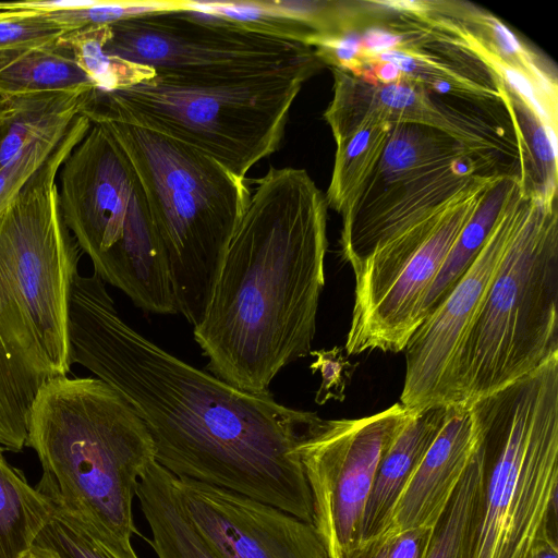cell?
Returning <instances> with one entry per match:
<instances>
[{"label": "cell", "mask_w": 558, "mask_h": 558, "mask_svg": "<svg viewBox=\"0 0 558 558\" xmlns=\"http://www.w3.org/2000/svg\"><path fill=\"white\" fill-rule=\"evenodd\" d=\"M327 202L310 174L257 180L193 336L216 377L250 392L310 355L325 284Z\"/></svg>", "instance_id": "cell-2"}, {"label": "cell", "mask_w": 558, "mask_h": 558, "mask_svg": "<svg viewBox=\"0 0 558 558\" xmlns=\"http://www.w3.org/2000/svg\"><path fill=\"white\" fill-rule=\"evenodd\" d=\"M64 33L47 13L16 10L0 19V51L50 45Z\"/></svg>", "instance_id": "cell-32"}, {"label": "cell", "mask_w": 558, "mask_h": 558, "mask_svg": "<svg viewBox=\"0 0 558 558\" xmlns=\"http://www.w3.org/2000/svg\"><path fill=\"white\" fill-rule=\"evenodd\" d=\"M391 125L362 119L347 131L333 135L335 165L325 195L327 206L342 219L356 203L384 151Z\"/></svg>", "instance_id": "cell-22"}, {"label": "cell", "mask_w": 558, "mask_h": 558, "mask_svg": "<svg viewBox=\"0 0 558 558\" xmlns=\"http://www.w3.org/2000/svg\"><path fill=\"white\" fill-rule=\"evenodd\" d=\"M433 526H415L390 536L386 558H425Z\"/></svg>", "instance_id": "cell-34"}, {"label": "cell", "mask_w": 558, "mask_h": 558, "mask_svg": "<svg viewBox=\"0 0 558 558\" xmlns=\"http://www.w3.org/2000/svg\"><path fill=\"white\" fill-rule=\"evenodd\" d=\"M181 506L218 558H328L313 524L222 488L175 476Z\"/></svg>", "instance_id": "cell-14"}, {"label": "cell", "mask_w": 558, "mask_h": 558, "mask_svg": "<svg viewBox=\"0 0 558 558\" xmlns=\"http://www.w3.org/2000/svg\"><path fill=\"white\" fill-rule=\"evenodd\" d=\"M520 189L519 173L500 174L488 186L426 295L421 310L422 322L450 293L473 263L498 217Z\"/></svg>", "instance_id": "cell-23"}, {"label": "cell", "mask_w": 558, "mask_h": 558, "mask_svg": "<svg viewBox=\"0 0 558 558\" xmlns=\"http://www.w3.org/2000/svg\"><path fill=\"white\" fill-rule=\"evenodd\" d=\"M59 173L62 219L94 271L141 310L174 314L168 267L143 185L109 131L92 124Z\"/></svg>", "instance_id": "cell-9"}, {"label": "cell", "mask_w": 558, "mask_h": 558, "mask_svg": "<svg viewBox=\"0 0 558 558\" xmlns=\"http://www.w3.org/2000/svg\"><path fill=\"white\" fill-rule=\"evenodd\" d=\"M500 174H484L425 216L377 244L353 269L354 303L345 352L404 351L444 263Z\"/></svg>", "instance_id": "cell-10"}, {"label": "cell", "mask_w": 558, "mask_h": 558, "mask_svg": "<svg viewBox=\"0 0 558 558\" xmlns=\"http://www.w3.org/2000/svg\"><path fill=\"white\" fill-rule=\"evenodd\" d=\"M446 411L447 407L413 411L385 452L365 505L360 544L386 534L396 504L435 439Z\"/></svg>", "instance_id": "cell-19"}, {"label": "cell", "mask_w": 558, "mask_h": 558, "mask_svg": "<svg viewBox=\"0 0 558 558\" xmlns=\"http://www.w3.org/2000/svg\"><path fill=\"white\" fill-rule=\"evenodd\" d=\"M389 535L361 543L353 550L343 554L339 558H386L389 545Z\"/></svg>", "instance_id": "cell-36"}, {"label": "cell", "mask_w": 558, "mask_h": 558, "mask_svg": "<svg viewBox=\"0 0 558 558\" xmlns=\"http://www.w3.org/2000/svg\"><path fill=\"white\" fill-rule=\"evenodd\" d=\"M1 14V13H0Z\"/></svg>", "instance_id": "cell-38"}, {"label": "cell", "mask_w": 558, "mask_h": 558, "mask_svg": "<svg viewBox=\"0 0 558 558\" xmlns=\"http://www.w3.org/2000/svg\"><path fill=\"white\" fill-rule=\"evenodd\" d=\"M25 446L43 470L35 488L53 510L113 558H138L133 499L155 445L120 393L96 377L49 381L33 403Z\"/></svg>", "instance_id": "cell-4"}, {"label": "cell", "mask_w": 558, "mask_h": 558, "mask_svg": "<svg viewBox=\"0 0 558 558\" xmlns=\"http://www.w3.org/2000/svg\"><path fill=\"white\" fill-rule=\"evenodd\" d=\"M110 35V25H97L65 32L59 39L69 46L76 64L97 89H122L156 76L148 66L108 54L105 45Z\"/></svg>", "instance_id": "cell-28"}, {"label": "cell", "mask_w": 558, "mask_h": 558, "mask_svg": "<svg viewBox=\"0 0 558 558\" xmlns=\"http://www.w3.org/2000/svg\"><path fill=\"white\" fill-rule=\"evenodd\" d=\"M32 547L56 558H113L98 542L63 514L52 510Z\"/></svg>", "instance_id": "cell-31"}, {"label": "cell", "mask_w": 558, "mask_h": 558, "mask_svg": "<svg viewBox=\"0 0 558 558\" xmlns=\"http://www.w3.org/2000/svg\"><path fill=\"white\" fill-rule=\"evenodd\" d=\"M105 126L132 162L161 245L177 313L204 318L230 241L251 197L236 177L202 150L120 122Z\"/></svg>", "instance_id": "cell-6"}, {"label": "cell", "mask_w": 558, "mask_h": 558, "mask_svg": "<svg viewBox=\"0 0 558 558\" xmlns=\"http://www.w3.org/2000/svg\"><path fill=\"white\" fill-rule=\"evenodd\" d=\"M484 478L483 456L477 447L445 510L433 526L425 558H469L481 518Z\"/></svg>", "instance_id": "cell-27"}, {"label": "cell", "mask_w": 558, "mask_h": 558, "mask_svg": "<svg viewBox=\"0 0 558 558\" xmlns=\"http://www.w3.org/2000/svg\"><path fill=\"white\" fill-rule=\"evenodd\" d=\"M95 88L63 41L0 51V97Z\"/></svg>", "instance_id": "cell-21"}, {"label": "cell", "mask_w": 558, "mask_h": 558, "mask_svg": "<svg viewBox=\"0 0 558 558\" xmlns=\"http://www.w3.org/2000/svg\"><path fill=\"white\" fill-rule=\"evenodd\" d=\"M69 337L72 363L134 409L162 468L313 524L298 446L315 412L281 404L269 390L239 389L169 353L121 318L95 271L74 278Z\"/></svg>", "instance_id": "cell-1"}, {"label": "cell", "mask_w": 558, "mask_h": 558, "mask_svg": "<svg viewBox=\"0 0 558 558\" xmlns=\"http://www.w3.org/2000/svg\"><path fill=\"white\" fill-rule=\"evenodd\" d=\"M446 407L444 422L401 493L385 535L434 526L478 447L470 407Z\"/></svg>", "instance_id": "cell-17"}, {"label": "cell", "mask_w": 558, "mask_h": 558, "mask_svg": "<svg viewBox=\"0 0 558 558\" xmlns=\"http://www.w3.org/2000/svg\"><path fill=\"white\" fill-rule=\"evenodd\" d=\"M500 92L514 130L522 190L527 195L553 202L557 199V135L550 133L504 82Z\"/></svg>", "instance_id": "cell-24"}, {"label": "cell", "mask_w": 558, "mask_h": 558, "mask_svg": "<svg viewBox=\"0 0 558 558\" xmlns=\"http://www.w3.org/2000/svg\"><path fill=\"white\" fill-rule=\"evenodd\" d=\"M556 204L530 196L447 369L441 405L470 407L558 354Z\"/></svg>", "instance_id": "cell-5"}, {"label": "cell", "mask_w": 558, "mask_h": 558, "mask_svg": "<svg viewBox=\"0 0 558 558\" xmlns=\"http://www.w3.org/2000/svg\"><path fill=\"white\" fill-rule=\"evenodd\" d=\"M66 90L4 98L9 111L0 125V168L32 140L70 124L80 114L84 94Z\"/></svg>", "instance_id": "cell-26"}, {"label": "cell", "mask_w": 558, "mask_h": 558, "mask_svg": "<svg viewBox=\"0 0 558 558\" xmlns=\"http://www.w3.org/2000/svg\"><path fill=\"white\" fill-rule=\"evenodd\" d=\"M527 558H558L556 536L547 531L534 544Z\"/></svg>", "instance_id": "cell-37"}, {"label": "cell", "mask_w": 558, "mask_h": 558, "mask_svg": "<svg viewBox=\"0 0 558 558\" xmlns=\"http://www.w3.org/2000/svg\"><path fill=\"white\" fill-rule=\"evenodd\" d=\"M412 412L398 402L361 418L317 415L305 428L298 451L311 490L313 525L328 558L360 545L378 464Z\"/></svg>", "instance_id": "cell-12"}, {"label": "cell", "mask_w": 558, "mask_h": 558, "mask_svg": "<svg viewBox=\"0 0 558 558\" xmlns=\"http://www.w3.org/2000/svg\"><path fill=\"white\" fill-rule=\"evenodd\" d=\"M529 198L521 186L498 217L473 263L409 339L400 396V403L408 410L420 412L444 407L440 401L447 369L489 288Z\"/></svg>", "instance_id": "cell-13"}, {"label": "cell", "mask_w": 558, "mask_h": 558, "mask_svg": "<svg viewBox=\"0 0 558 558\" xmlns=\"http://www.w3.org/2000/svg\"><path fill=\"white\" fill-rule=\"evenodd\" d=\"M313 75L281 71L208 82L155 76L122 89L87 90L80 114L92 124L120 122L162 133L245 179L279 148L292 104Z\"/></svg>", "instance_id": "cell-8"}, {"label": "cell", "mask_w": 558, "mask_h": 558, "mask_svg": "<svg viewBox=\"0 0 558 558\" xmlns=\"http://www.w3.org/2000/svg\"><path fill=\"white\" fill-rule=\"evenodd\" d=\"M348 105L356 119L439 130L485 160L499 163L500 154L519 159L515 140L507 137L501 126L430 96L422 85L402 76L391 84L354 77L348 88Z\"/></svg>", "instance_id": "cell-16"}, {"label": "cell", "mask_w": 558, "mask_h": 558, "mask_svg": "<svg viewBox=\"0 0 558 558\" xmlns=\"http://www.w3.org/2000/svg\"><path fill=\"white\" fill-rule=\"evenodd\" d=\"M71 123L54 128L32 140L0 168V213L46 162L65 135Z\"/></svg>", "instance_id": "cell-30"}, {"label": "cell", "mask_w": 558, "mask_h": 558, "mask_svg": "<svg viewBox=\"0 0 558 558\" xmlns=\"http://www.w3.org/2000/svg\"><path fill=\"white\" fill-rule=\"evenodd\" d=\"M469 155L475 154L439 130L412 123L392 124L373 174L342 219L341 233L354 235L376 223L403 197Z\"/></svg>", "instance_id": "cell-15"}, {"label": "cell", "mask_w": 558, "mask_h": 558, "mask_svg": "<svg viewBox=\"0 0 558 558\" xmlns=\"http://www.w3.org/2000/svg\"><path fill=\"white\" fill-rule=\"evenodd\" d=\"M470 411L485 478L469 558H527L557 513L558 354Z\"/></svg>", "instance_id": "cell-7"}, {"label": "cell", "mask_w": 558, "mask_h": 558, "mask_svg": "<svg viewBox=\"0 0 558 558\" xmlns=\"http://www.w3.org/2000/svg\"><path fill=\"white\" fill-rule=\"evenodd\" d=\"M88 126L75 120L0 213V445H26L33 403L72 366L69 308L80 246L59 205L57 174Z\"/></svg>", "instance_id": "cell-3"}, {"label": "cell", "mask_w": 558, "mask_h": 558, "mask_svg": "<svg viewBox=\"0 0 558 558\" xmlns=\"http://www.w3.org/2000/svg\"><path fill=\"white\" fill-rule=\"evenodd\" d=\"M110 31L108 54L170 80L223 81L281 71L315 74L324 66L312 47L182 8L119 21Z\"/></svg>", "instance_id": "cell-11"}, {"label": "cell", "mask_w": 558, "mask_h": 558, "mask_svg": "<svg viewBox=\"0 0 558 558\" xmlns=\"http://www.w3.org/2000/svg\"><path fill=\"white\" fill-rule=\"evenodd\" d=\"M12 10L47 13L65 32L110 25L146 13L181 9V1H22Z\"/></svg>", "instance_id": "cell-29"}, {"label": "cell", "mask_w": 558, "mask_h": 558, "mask_svg": "<svg viewBox=\"0 0 558 558\" xmlns=\"http://www.w3.org/2000/svg\"><path fill=\"white\" fill-rule=\"evenodd\" d=\"M362 57L376 56L400 47L402 36L389 26H369L361 35Z\"/></svg>", "instance_id": "cell-35"}, {"label": "cell", "mask_w": 558, "mask_h": 558, "mask_svg": "<svg viewBox=\"0 0 558 558\" xmlns=\"http://www.w3.org/2000/svg\"><path fill=\"white\" fill-rule=\"evenodd\" d=\"M310 355L315 356V361L310 365V368L313 373L319 372L322 376V384L316 391L315 402L322 405L330 399L342 401L344 389L356 365L351 364L344 357L339 347L330 350L311 351Z\"/></svg>", "instance_id": "cell-33"}, {"label": "cell", "mask_w": 558, "mask_h": 558, "mask_svg": "<svg viewBox=\"0 0 558 558\" xmlns=\"http://www.w3.org/2000/svg\"><path fill=\"white\" fill-rule=\"evenodd\" d=\"M136 497L151 532V538L141 537L157 558H218L185 514L175 475L156 460L142 473Z\"/></svg>", "instance_id": "cell-20"}, {"label": "cell", "mask_w": 558, "mask_h": 558, "mask_svg": "<svg viewBox=\"0 0 558 558\" xmlns=\"http://www.w3.org/2000/svg\"><path fill=\"white\" fill-rule=\"evenodd\" d=\"M435 26L442 37L428 38L424 27L397 29L402 36L399 48L364 60L386 61L395 64L402 77L437 94L460 97L471 101L501 102L502 81L474 53L462 47L456 38Z\"/></svg>", "instance_id": "cell-18"}, {"label": "cell", "mask_w": 558, "mask_h": 558, "mask_svg": "<svg viewBox=\"0 0 558 558\" xmlns=\"http://www.w3.org/2000/svg\"><path fill=\"white\" fill-rule=\"evenodd\" d=\"M0 445V558H24L52 506L5 459Z\"/></svg>", "instance_id": "cell-25"}]
</instances>
